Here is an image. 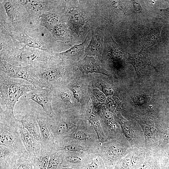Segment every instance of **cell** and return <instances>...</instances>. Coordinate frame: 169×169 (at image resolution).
<instances>
[{
    "mask_svg": "<svg viewBox=\"0 0 169 169\" xmlns=\"http://www.w3.org/2000/svg\"><path fill=\"white\" fill-rule=\"evenodd\" d=\"M61 151L97 154L95 151L85 144L70 138H65L56 142L54 152Z\"/></svg>",
    "mask_w": 169,
    "mask_h": 169,
    "instance_id": "cell-19",
    "label": "cell"
},
{
    "mask_svg": "<svg viewBox=\"0 0 169 169\" xmlns=\"http://www.w3.org/2000/svg\"><path fill=\"white\" fill-rule=\"evenodd\" d=\"M101 89L104 94L108 97L111 96L114 93V90L112 87L105 83L101 85Z\"/></svg>",
    "mask_w": 169,
    "mask_h": 169,
    "instance_id": "cell-38",
    "label": "cell"
},
{
    "mask_svg": "<svg viewBox=\"0 0 169 169\" xmlns=\"http://www.w3.org/2000/svg\"><path fill=\"white\" fill-rule=\"evenodd\" d=\"M33 115L39 126L42 147L52 153L54 152L56 140L51 131L52 118L44 111Z\"/></svg>",
    "mask_w": 169,
    "mask_h": 169,
    "instance_id": "cell-10",
    "label": "cell"
},
{
    "mask_svg": "<svg viewBox=\"0 0 169 169\" xmlns=\"http://www.w3.org/2000/svg\"><path fill=\"white\" fill-rule=\"evenodd\" d=\"M112 114L115 120L120 125L123 135L131 147L145 148L144 134L138 124L133 120H126L120 111L115 112Z\"/></svg>",
    "mask_w": 169,
    "mask_h": 169,
    "instance_id": "cell-6",
    "label": "cell"
},
{
    "mask_svg": "<svg viewBox=\"0 0 169 169\" xmlns=\"http://www.w3.org/2000/svg\"><path fill=\"white\" fill-rule=\"evenodd\" d=\"M146 151L144 162L139 169H161L158 150L146 149Z\"/></svg>",
    "mask_w": 169,
    "mask_h": 169,
    "instance_id": "cell-26",
    "label": "cell"
},
{
    "mask_svg": "<svg viewBox=\"0 0 169 169\" xmlns=\"http://www.w3.org/2000/svg\"><path fill=\"white\" fill-rule=\"evenodd\" d=\"M67 25L69 29L79 37L87 33L90 27L89 21L83 13L76 7L70 8L66 13Z\"/></svg>",
    "mask_w": 169,
    "mask_h": 169,
    "instance_id": "cell-12",
    "label": "cell"
},
{
    "mask_svg": "<svg viewBox=\"0 0 169 169\" xmlns=\"http://www.w3.org/2000/svg\"><path fill=\"white\" fill-rule=\"evenodd\" d=\"M13 1H6L4 2V7L7 15L12 23L14 24L18 20L16 9Z\"/></svg>",
    "mask_w": 169,
    "mask_h": 169,
    "instance_id": "cell-31",
    "label": "cell"
},
{
    "mask_svg": "<svg viewBox=\"0 0 169 169\" xmlns=\"http://www.w3.org/2000/svg\"><path fill=\"white\" fill-rule=\"evenodd\" d=\"M22 126L20 120L17 123L7 121L0 117V146L8 147L18 154L26 150L22 141L19 128Z\"/></svg>",
    "mask_w": 169,
    "mask_h": 169,
    "instance_id": "cell-5",
    "label": "cell"
},
{
    "mask_svg": "<svg viewBox=\"0 0 169 169\" xmlns=\"http://www.w3.org/2000/svg\"><path fill=\"white\" fill-rule=\"evenodd\" d=\"M79 69L83 74L98 73L110 76V73L106 70L100 62L93 57L86 55L77 63Z\"/></svg>",
    "mask_w": 169,
    "mask_h": 169,
    "instance_id": "cell-20",
    "label": "cell"
},
{
    "mask_svg": "<svg viewBox=\"0 0 169 169\" xmlns=\"http://www.w3.org/2000/svg\"><path fill=\"white\" fill-rule=\"evenodd\" d=\"M52 105L54 111L57 107L59 109L55 113L68 111L72 104V93L69 90L65 88H54L52 89Z\"/></svg>",
    "mask_w": 169,
    "mask_h": 169,
    "instance_id": "cell-18",
    "label": "cell"
},
{
    "mask_svg": "<svg viewBox=\"0 0 169 169\" xmlns=\"http://www.w3.org/2000/svg\"><path fill=\"white\" fill-rule=\"evenodd\" d=\"M67 26L62 20L52 24L46 28L55 38L67 43L72 39L71 34Z\"/></svg>",
    "mask_w": 169,
    "mask_h": 169,
    "instance_id": "cell-23",
    "label": "cell"
},
{
    "mask_svg": "<svg viewBox=\"0 0 169 169\" xmlns=\"http://www.w3.org/2000/svg\"><path fill=\"white\" fill-rule=\"evenodd\" d=\"M0 59V60L5 61L15 60L38 69L56 64L59 58L49 51L25 46L3 53Z\"/></svg>",
    "mask_w": 169,
    "mask_h": 169,
    "instance_id": "cell-2",
    "label": "cell"
},
{
    "mask_svg": "<svg viewBox=\"0 0 169 169\" xmlns=\"http://www.w3.org/2000/svg\"><path fill=\"white\" fill-rule=\"evenodd\" d=\"M164 122L169 123V110L167 111L166 115V121Z\"/></svg>",
    "mask_w": 169,
    "mask_h": 169,
    "instance_id": "cell-39",
    "label": "cell"
},
{
    "mask_svg": "<svg viewBox=\"0 0 169 169\" xmlns=\"http://www.w3.org/2000/svg\"><path fill=\"white\" fill-rule=\"evenodd\" d=\"M20 121L23 128L32 135L37 141H41L39 126L33 115L28 114L23 116Z\"/></svg>",
    "mask_w": 169,
    "mask_h": 169,
    "instance_id": "cell-25",
    "label": "cell"
},
{
    "mask_svg": "<svg viewBox=\"0 0 169 169\" xmlns=\"http://www.w3.org/2000/svg\"><path fill=\"white\" fill-rule=\"evenodd\" d=\"M162 169H169V162Z\"/></svg>",
    "mask_w": 169,
    "mask_h": 169,
    "instance_id": "cell-41",
    "label": "cell"
},
{
    "mask_svg": "<svg viewBox=\"0 0 169 169\" xmlns=\"http://www.w3.org/2000/svg\"><path fill=\"white\" fill-rule=\"evenodd\" d=\"M159 162L161 169H162L169 162V144L158 150Z\"/></svg>",
    "mask_w": 169,
    "mask_h": 169,
    "instance_id": "cell-33",
    "label": "cell"
},
{
    "mask_svg": "<svg viewBox=\"0 0 169 169\" xmlns=\"http://www.w3.org/2000/svg\"><path fill=\"white\" fill-rule=\"evenodd\" d=\"M25 97L39 105L43 111L51 117L55 115L52 105L51 90L50 89L36 87L25 95Z\"/></svg>",
    "mask_w": 169,
    "mask_h": 169,
    "instance_id": "cell-13",
    "label": "cell"
},
{
    "mask_svg": "<svg viewBox=\"0 0 169 169\" xmlns=\"http://www.w3.org/2000/svg\"><path fill=\"white\" fill-rule=\"evenodd\" d=\"M21 139L26 151L34 153L41 148V142L37 141L26 130L21 126L19 128Z\"/></svg>",
    "mask_w": 169,
    "mask_h": 169,
    "instance_id": "cell-24",
    "label": "cell"
},
{
    "mask_svg": "<svg viewBox=\"0 0 169 169\" xmlns=\"http://www.w3.org/2000/svg\"><path fill=\"white\" fill-rule=\"evenodd\" d=\"M68 68L57 64L37 69L36 74L43 88L52 89L68 75Z\"/></svg>",
    "mask_w": 169,
    "mask_h": 169,
    "instance_id": "cell-8",
    "label": "cell"
},
{
    "mask_svg": "<svg viewBox=\"0 0 169 169\" xmlns=\"http://www.w3.org/2000/svg\"><path fill=\"white\" fill-rule=\"evenodd\" d=\"M104 35L102 29L93 31L91 40L85 49V54L89 56H100L103 48Z\"/></svg>",
    "mask_w": 169,
    "mask_h": 169,
    "instance_id": "cell-21",
    "label": "cell"
},
{
    "mask_svg": "<svg viewBox=\"0 0 169 169\" xmlns=\"http://www.w3.org/2000/svg\"><path fill=\"white\" fill-rule=\"evenodd\" d=\"M0 71L4 72L11 78L23 79L36 87L43 88L36 74L37 69L33 66L30 65L16 66L5 61L0 60Z\"/></svg>",
    "mask_w": 169,
    "mask_h": 169,
    "instance_id": "cell-9",
    "label": "cell"
},
{
    "mask_svg": "<svg viewBox=\"0 0 169 169\" xmlns=\"http://www.w3.org/2000/svg\"><path fill=\"white\" fill-rule=\"evenodd\" d=\"M59 169H78L74 168L71 167L63 166H61L60 167V168Z\"/></svg>",
    "mask_w": 169,
    "mask_h": 169,
    "instance_id": "cell-40",
    "label": "cell"
},
{
    "mask_svg": "<svg viewBox=\"0 0 169 169\" xmlns=\"http://www.w3.org/2000/svg\"><path fill=\"white\" fill-rule=\"evenodd\" d=\"M86 169H106L101 157L98 154L95 155Z\"/></svg>",
    "mask_w": 169,
    "mask_h": 169,
    "instance_id": "cell-34",
    "label": "cell"
},
{
    "mask_svg": "<svg viewBox=\"0 0 169 169\" xmlns=\"http://www.w3.org/2000/svg\"><path fill=\"white\" fill-rule=\"evenodd\" d=\"M131 120L136 121L143 132L146 149L156 148L158 143V126L161 121L153 111L131 112Z\"/></svg>",
    "mask_w": 169,
    "mask_h": 169,
    "instance_id": "cell-3",
    "label": "cell"
},
{
    "mask_svg": "<svg viewBox=\"0 0 169 169\" xmlns=\"http://www.w3.org/2000/svg\"><path fill=\"white\" fill-rule=\"evenodd\" d=\"M17 2L23 6L29 12L36 15L42 14L44 10L45 3L44 2L38 0H18Z\"/></svg>",
    "mask_w": 169,
    "mask_h": 169,
    "instance_id": "cell-29",
    "label": "cell"
},
{
    "mask_svg": "<svg viewBox=\"0 0 169 169\" xmlns=\"http://www.w3.org/2000/svg\"><path fill=\"white\" fill-rule=\"evenodd\" d=\"M61 151L63 156L61 166L78 169H86L96 154L84 152Z\"/></svg>",
    "mask_w": 169,
    "mask_h": 169,
    "instance_id": "cell-15",
    "label": "cell"
},
{
    "mask_svg": "<svg viewBox=\"0 0 169 169\" xmlns=\"http://www.w3.org/2000/svg\"><path fill=\"white\" fill-rule=\"evenodd\" d=\"M100 122L103 132L109 140L118 139L123 136L119 124L114 119L112 113L105 109L100 113Z\"/></svg>",
    "mask_w": 169,
    "mask_h": 169,
    "instance_id": "cell-17",
    "label": "cell"
},
{
    "mask_svg": "<svg viewBox=\"0 0 169 169\" xmlns=\"http://www.w3.org/2000/svg\"><path fill=\"white\" fill-rule=\"evenodd\" d=\"M131 148L123 135L118 139L109 140L100 144L98 154L102 159L106 169H114L117 163Z\"/></svg>",
    "mask_w": 169,
    "mask_h": 169,
    "instance_id": "cell-4",
    "label": "cell"
},
{
    "mask_svg": "<svg viewBox=\"0 0 169 169\" xmlns=\"http://www.w3.org/2000/svg\"><path fill=\"white\" fill-rule=\"evenodd\" d=\"M105 106V110L112 113L120 112L123 110L121 106L120 102L118 99L112 98L109 96L106 98Z\"/></svg>",
    "mask_w": 169,
    "mask_h": 169,
    "instance_id": "cell-32",
    "label": "cell"
},
{
    "mask_svg": "<svg viewBox=\"0 0 169 169\" xmlns=\"http://www.w3.org/2000/svg\"><path fill=\"white\" fill-rule=\"evenodd\" d=\"M169 4V0L167 1ZM158 14L161 17V20L164 22L169 24V5L165 9H159L157 12Z\"/></svg>",
    "mask_w": 169,
    "mask_h": 169,
    "instance_id": "cell-36",
    "label": "cell"
},
{
    "mask_svg": "<svg viewBox=\"0 0 169 169\" xmlns=\"http://www.w3.org/2000/svg\"><path fill=\"white\" fill-rule=\"evenodd\" d=\"M93 94L96 99L101 103L105 102L106 98L104 93L97 89H94L93 91Z\"/></svg>",
    "mask_w": 169,
    "mask_h": 169,
    "instance_id": "cell-37",
    "label": "cell"
},
{
    "mask_svg": "<svg viewBox=\"0 0 169 169\" xmlns=\"http://www.w3.org/2000/svg\"><path fill=\"white\" fill-rule=\"evenodd\" d=\"M68 86L72 92L74 97L79 102L81 94V91L80 87L74 83H70Z\"/></svg>",
    "mask_w": 169,
    "mask_h": 169,
    "instance_id": "cell-35",
    "label": "cell"
},
{
    "mask_svg": "<svg viewBox=\"0 0 169 169\" xmlns=\"http://www.w3.org/2000/svg\"><path fill=\"white\" fill-rule=\"evenodd\" d=\"M88 41L87 38L86 37L84 41L81 44L75 45L64 52L55 54L61 59L63 63H68L78 60L84 53H85V47Z\"/></svg>",
    "mask_w": 169,
    "mask_h": 169,
    "instance_id": "cell-22",
    "label": "cell"
},
{
    "mask_svg": "<svg viewBox=\"0 0 169 169\" xmlns=\"http://www.w3.org/2000/svg\"><path fill=\"white\" fill-rule=\"evenodd\" d=\"M126 62L133 66L138 78L141 77L147 66H150L156 70L149 57L148 49L143 46L141 50L137 53H128Z\"/></svg>",
    "mask_w": 169,
    "mask_h": 169,
    "instance_id": "cell-16",
    "label": "cell"
},
{
    "mask_svg": "<svg viewBox=\"0 0 169 169\" xmlns=\"http://www.w3.org/2000/svg\"><path fill=\"white\" fill-rule=\"evenodd\" d=\"M145 148H131L128 153L119 161L114 169H139L146 156Z\"/></svg>",
    "mask_w": 169,
    "mask_h": 169,
    "instance_id": "cell-14",
    "label": "cell"
},
{
    "mask_svg": "<svg viewBox=\"0 0 169 169\" xmlns=\"http://www.w3.org/2000/svg\"><path fill=\"white\" fill-rule=\"evenodd\" d=\"M14 37L19 42L23 43L25 46L49 51L44 43L30 37L25 33H23Z\"/></svg>",
    "mask_w": 169,
    "mask_h": 169,
    "instance_id": "cell-27",
    "label": "cell"
},
{
    "mask_svg": "<svg viewBox=\"0 0 169 169\" xmlns=\"http://www.w3.org/2000/svg\"><path fill=\"white\" fill-rule=\"evenodd\" d=\"M0 71V104L6 105V109L4 110L0 105V115L8 121H16L18 120L14 115L13 110L17 102L21 97L36 87L31 84L16 82Z\"/></svg>",
    "mask_w": 169,
    "mask_h": 169,
    "instance_id": "cell-1",
    "label": "cell"
},
{
    "mask_svg": "<svg viewBox=\"0 0 169 169\" xmlns=\"http://www.w3.org/2000/svg\"><path fill=\"white\" fill-rule=\"evenodd\" d=\"M55 114L52 118L51 131L56 142H57L73 132L79 122L71 115L70 112L65 111Z\"/></svg>",
    "mask_w": 169,
    "mask_h": 169,
    "instance_id": "cell-7",
    "label": "cell"
},
{
    "mask_svg": "<svg viewBox=\"0 0 169 169\" xmlns=\"http://www.w3.org/2000/svg\"><path fill=\"white\" fill-rule=\"evenodd\" d=\"M169 144V123L161 120L158 124V143L156 148L161 149Z\"/></svg>",
    "mask_w": 169,
    "mask_h": 169,
    "instance_id": "cell-28",
    "label": "cell"
},
{
    "mask_svg": "<svg viewBox=\"0 0 169 169\" xmlns=\"http://www.w3.org/2000/svg\"><path fill=\"white\" fill-rule=\"evenodd\" d=\"M86 122H79L76 129L65 138L82 142L95 150L98 154L100 144L92 125L88 121Z\"/></svg>",
    "mask_w": 169,
    "mask_h": 169,
    "instance_id": "cell-11",
    "label": "cell"
},
{
    "mask_svg": "<svg viewBox=\"0 0 169 169\" xmlns=\"http://www.w3.org/2000/svg\"><path fill=\"white\" fill-rule=\"evenodd\" d=\"M63 161L61 151L52 152L50 155L47 169H59Z\"/></svg>",
    "mask_w": 169,
    "mask_h": 169,
    "instance_id": "cell-30",
    "label": "cell"
}]
</instances>
